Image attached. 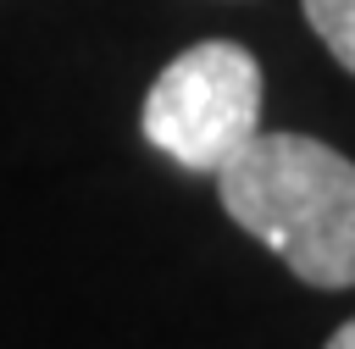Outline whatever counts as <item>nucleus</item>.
<instances>
[{
  "label": "nucleus",
  "mask_w": 355,
  "mask_h": 349,
  "mask_svg": "<svg viewBox=\"0 0 355 349\" xmlns=\"http://www.w3.org/2000/svg\"><path fill=\"white\" fill-rule=\"evenodd\" d=\"M222 211L300 283L355 288V161L311 133H255L216 166Z\"/></svg>",
  "instance_id": "f257e3e1"
},
{
  "label": "nucleus",
  "mask_w": 355,
  "mask_h": 349,
  "mask_svg": "<svg viewBox=\"0 0 355 349\" xmlns=\"http://www.w3.org/2000/svg\"><path fill=\"white\" fill-rule=\"evenodd\" d=\"M144 144L183 172H211L233 161L261 133V61L239 39H200L172 55L144 89L139 111Z\"/></svg>",
  "instance_id": "f03ea898"
},
{
  "label": "nucleus",
  "mask_w": 355,
  "mask_h": 349,
  "mask_svg": "<svg viewBox=\"0 0 355 349\" xmlns=\"http://www.w3.org/2000/svg\"><path fill=\"white\" fill-rule=\"evenodd\" d=\"M305 6V22L316 28V39L327 44V55L355 72V0H300Z\"/></svg>",
  "instance_id": "7ed1b4c3"
},
{
  "label": "nucleus",
  "mask_w": 355,
  "mask_h": 349,
  "mask_svg": "<svg viewBox=\"0 0 355 349\" xmlns=\"http://www.w3.org/2000/svg\"><path fill=\"white\" fill-rule=\"evenodd\" d=\"M322 349H355V316H349V321H344V327H338V332H333Z\"/></svg>",
  "instance_id": "20e7f679"
}]
</instances>
